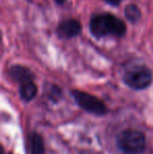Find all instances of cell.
<instances>
[{"instance_id": "6da1fadb", "label": "cell", "mask_w": 153, "mask_h": 154, "mask_svg": "<svg viewBox=\"0 0 153 154\" xmlns=\"http://www.w3.org/2000/svg\"><path fill=\"white\" fill-rule=\"evenodd\" d=\"M126 24L111 13H101L91 16L89 20V32L94 38L121 37L126 34Z\"/></svg>"}, {"instance_id": "7a4b0ae2", "label": "cell", "mask_w": 153, "mask_h": 154, "mask_svg": "<svg viewBox=\"0 0 153 154\" xmlns=\"http://www.w3.org/2000/svg\"><path fill=\"white\" fill-rule=\"evenodd\" d=\"M123 81L128 87L135 90L148 88L152 84V71L145 65H133L125 70Z\"/></svg>"}, {"instance_id": "3957f363", "label": "cell", "mask_w": 153, "mask_h": 154, "mask_svg": "<svg viewBox=\"0 0 153 154\" xmlns=\"http://www.w3.org/2000/svg\"><path fill=\"white\" fill-rule=\"evenodd\" d=\"M116 144L125 154H141L145 151L146 138L143 132L128 129L118 134Z\"/></svg>"}, {"instance_id": "277c9868", "label": "cell", "mask_w": 153, "mask_h": 154, "mask_svg": "<svg viewBox=\"0 0 153 154\" xmlns=\"http://www.w3.org/2000/svg\"><path fill=\"white\" fill-rule=\"evenodd\" d=\"M72 95L78 105L85 111L96 116H104L107 113V107L105 104L94 95L76 89L72 90Z\"/></svg>"}, {"instance_id": "5b68a950", "label": "cell", "mask_w": 153, "mask_h": 154, "mask_svg": "<svg viewBox=\"0 0 153 154\" xmlns=\"http://www.w3.org/2000/svg\"><path fill=\"white\" fill-rule=\"evenodd\" d=\"M82 32V25L77 19H66L58 24L57 35L61 39H72Z\"/></svg>"}, {"instance_id": "8992f818", "label": "cell", "mask_w": 153, "mask_h": 154, "mask_svg": "<svg viewBox=\"0 0 153 154\" xmlns=\"http://www.w3.org/2000/svg\"><path fill=\"white\" fill-rule=\"evenodd\" d=\"M8 75L14 81L19 83V85L27 81H32L34 78L33 72L29 68L22 65H14L8 69Z\"/></svg>"}, {"instance_id": "52a82bcc", "label": "cell", "mask_w": 153, "mask_h": 154, "mask_svg": "<svg viewBox=\"0 0 153 154\" xmlns=\"http://www.w3.org/2000/svg\"><path fill=\"white\" fill-rule=\"evenodd\" d=\"M19 92H20V97L23 101L29 102L36 97L38 92L37 85L35 84L34 80L32 81H27L25 83H22L19 85Z\"/></svg>"}, {"instance_id": "ba28073f", "label": "cell", "mask_w": 153, "mask_h": 154, "mask_svg": "<svg viewBox=\"0 0 153 154\" xmlns=\"http://www.w3.org/2000/svg\"><path fill=\"white\" fill-rule=\"evenodd\" d=\"M29 154H44V143L40 134L34 132L29 135Z\"/></svg>"}, {"instance_id": "9c48e42d", "label": "cell", "mask_w": 153, "mask_h": 154, "mask_svg": "<svg viewBox=\"0 0 153 154\" xmlns=\"http://www.w3.org/2000/svg\"><path fill=\"white\" fill-rule=\"evenodd\" d=\"M124 13H125L126 19L130 23H132V24H135V23L139 22L142 17V12H141V10H139V8L136 4H133V3L128 4V5L125 8Z\"/></svg>"}, {"instance_id": "30bf717a", "label": "cell", "mask_w": 153, "mask_h": 154, "mask_svg": "<svg viewBox=\"0 0 153 154\" xmlns=\"http://www.w3.org/2000/svg\"><path fill=\"white\" fill-rule=\"evenodd\" d=\"M103 1H105L106 3L110 4V5H112V6H118V5H120L122 0H103Z\"/></svg>"}, {"instance_id": "8fae6325", "label": "cell", "mask_w": 153, "mask_h": 154, "mask_svg": "<svg viewBox=\"0 0 153 154\" xmlns=\"http://www.w3.org/2000/svg\"><path fill=\"white\" fill-rule=\"evenodd\" d=\"M55 1L57 2L58 4H64V3H65L66 0H55Z\"/></svg>"}]
</instances>
